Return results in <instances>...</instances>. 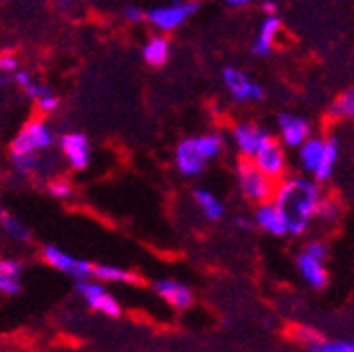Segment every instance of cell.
<instances>
[{"mask_svg":"<svg viewBox=\"0 0 354 352\" xmlns=\"http://www.w3.org/2000/svg\"><path fill=\"white\" fill-rule=\"evenodd\" d=\"M323 198L321 184L304 175H285L277 182L272 203L285 217L287 232L291 237H299L308 230L310 222L315 219L319 201Z\"/></svg>","mask_w":354,"mask_h":352,"instance_id":"cell-1","label":"cell"},{"mask_svg":"<svg viewBox=\"0 0 354 352\" xmlns=\"http://www.w3.org/2000/svg\"><path fill=\"white\" fill-rule=\"evenodd\" d=\"M236 184L243 196L253 205L272 201V194L277 188V182L270 180L266 173H261L259 167L251 158H245V156L236 160Z\"/></svg>","mask_w":354,"mask_h":352,"instance_id":"cell-2","label":"cell"},{"mask_svg":"<svg viewBox=\"0 0 354 352\" xmlns=\"http://www.w3.org/2000/svg\"><path fill=\"white\" fill-rule=\"evenodd\" d=\"M198 11L196 0H180V3L154 7L146 11V21L156 28L158 32H173L180 28L184 21H188Z\"/></svg>","mask_w":354,"mask_h":352,"instance_id":"cell-3","label":"cell"},{"mask_svg":"<svg viewBox=\"0 0 354 352\" xmlns=\"http://www.w3.org/2000/svg\"><path fill=\"white\" fill-rule=\"evenodd\" d=\"M51 144H53L51 127L40 118H34L26 122L24 129L15 136L11 144V152L13 154H38L42 150H47Z\"/></svg>","mask_w":354,"mask_h":352,"instance_id":"cell-4","label":"cell"},{"mask_svg":"<svg viewBox=\"0 0 354 352\" xmlns=\"http://www.w3.org/2000/svg\"><path fill=\"white\" fill-rule=\"evenodd\" d=\"M251 160L259 167L261 173H266L274 182L283 180L285 175H287V154H285V146H283V142H279L274 138H270L268 142H266Z\"/></svg>","mask_w":354,"mask_h":352,"instance_id":"cell-5","label":"cell"},{"mask_svg":"<svg viewBox=\"0 0 354 352\" xmlns=\"http://www.w3.org/2000/svg\"><path fill=\"white\" fill-rule=\"evenodd\" d=\"M44 259H47V263H51V266L68 277H74L76 281L78 279H91L93 277V263H88L86 259H80V257H74L66 251H62L59 247H44L42 251Z\"/></svg>","mask_w":354,"mask_h":352,"instance_id":"cell-6","label":"cell"},{"mask_svg":"<svg viewBox=\"0 0 354 352\" xmlns=\"http://www.w3.org/2000/svg\"><path fill=\"white\" fill-rule=\"evenodd\" d=\"M76 291L88 304V308H93V311H97L106 317H120V304L100 283L88 281V279H78Z\"/></svg>","mask_w":354,"mask_h":352,"instance_id":"cell-7","label":"cell"},{"mask_svg":"<svg viewBox=\"0 0 354 352\" xmlns=\"http://www.w3.org/2000/svg\"><path fill=\"white\" fill-rule=\"evenodd\" d=\"M221 80H224L226 89L230 91L232 100L239 102V104H245V102H263V98H266L263 86L257 84V82H251L236 68H226L224 72H221Z\"/></svg>","mask_w":354,"mask_h":352,"instance_id":"cell-8","label":"cell"},{"mask_svg":"<svg viewBox=\"0 0 354 352\" xmlns=\"http://www.w3.org/2000/svg\"><path fill=\"white\" fill-rule=\"evenodd\" d=\"M270 138L272 136L268 133V131L259 124H253V122H236L232 127V140L236 144V150L245 158H253L257 154V150Z\"/></svg>","mask_w":354,"mask_h":352,"instance_id":"cell-9","label":"cell"},{"mask_svg":"<svg viewBox=\"0 0 354 352\" xmlns=\"http://www.w3.org/2000/svg\"><path fill=\"white\" fill-rule=\"evenodd\" d=\"M277 124H279L281 142L287 148H299L310 136H313V127H310V122L304 116H297V114L283 112L277 118Z\"/></svg>","mask_w":354,"mask_h":352,"instance_id":"cell-10","label":"cell"},{"mask_svg":"<svg viewBox=\"0 0 354 352\" xmlns=\"http://www.w3.org/2000/svg\"><path fill=\"white\" fill-rule=\"evenodd\" d=\"M207 158L198 152V148L194 146V138L182 140L175 148V165L180 169L182 175L186 178H198V175L205 173L207 169Z\"/></svg>","mask_w":354,"mask_h":352,"instance_id":"cell-11","label":"cell"},{"mask_svg":"<svg viewBox=\"0 0 354 352\" xmlns=\"http://www.w3.org/2000/svg\"><path fill=\"white\" fill-rule=\"evenodd\" d=\"M62 152L68 160V165L74 171H82L88 167V160H91V144L82 133H66L62 136Z\"/></svg>","mask_w":354,"mask_h":352,"instance_id":"cell-12","label":"cell"},{"mask_svg":"<svg viewBox=\"0 0 354 352\" xmlns=\"http://www.w3.org/2000/svg\"><path fill=\"white\" fill-rule=\"evenodd\" d=\"M253 222L257 228H261L263 232H268L270 237H287V224L285 217L279 211V207L272 201L259 203L255 213H253Z\"/></svg>","mask_w":354,"mask_h":352,"instance_id":"cell-13","label":"cell"},{"mask_svg":"<svg viewBox=\"0 0 354 352\" xmlns=\"http://www.w3.org/2000/svg\"><path fill=\"white\" fill-rule=\"evenodd\" d=\"M297 270H299L301 279L315 289H325V285L329 281V272L325 268V259H319V257L310 255L306 251H301L297 255Z\"/></svg>","mask_w":354,"mask_h":352,"instance_id":"cell-14","label":"cell"},{"mask_svg":"<svg viewBox=\"0 0 354 352\" xmlns=\"http://www.w3.org/2000/svg\"><path fill=\"white\" fill-rule=\"evenodd\" d=\"M154 291L169 304L173 306L175 311H186V308L192 306L194 302V295L190 291V287L177 283V281H169V279H162V281H156L154 283Z\"/></svg>","mask_w":354,"mask_h":352,"instance_id":"cell-15","label":"cell"},{"mask_svg":"<svg viewBox=\"0 0 354 352\" xmlns=\"http://www.w3.org/2000/svg\"><path fill=\"white\" fill-rule=\"evenodd\" d=\"M281 28H283V21L279 15H266L261 28H259V34L255 38V42L251 45V51L253 55L257 57H268L274 49V42H277V36L281 34Z\"/></svg>","mask_w":354,"mask_h":352,"instance_id":"cell-16","label":"cell"},{"mask_svg":"<svg viewBox=\"0 0 354 352\" xmlns=\"http://www.w3.org/2000/svg\"><path fill=\"white\" fill-rule=\"evenodd\" d=\"M323 152H325V138H315L310 136L299 148H297V163L299 167L313 175L317 171V167L321 165V158H323Z\"/></svg>","mask_w":354,"mask_h":352,"instance_id":"cell-17","label":"cell"},{"mask_svg":"<svg viewBox=\"0 0 354 352\" xmlns=\"http://www.w3.org/2000/svg\"><path fill=\"white\" fill-rule=\"evenodd\" d=\"M339 160V142L337 138H325V152L321 158V165L317 167V171L313 173V178L319 184H325L331 180V175L335 171V165Z\"/></svg>","mask_w":354,"mask_h":352,"instance_id":"cell-18","label":"cell"},{"mask_svg":"<svg viewBox=\"0 0 354 352\" xmlns=\"http://www.w3.org/2000/svg\"><path fill=\"white\" fill-rule=\"evenodd\" d=\"M21 263L15 259H0V293L15 295L21 289L19 283Z\"/></svg>","mask_w":354,"mask_h":352,"instance_id":"cell-19","label":"cell"},{"mask_svg":"<svg viewBox=\"0 0 354 352\" xmlns=\"http://www.w3.org/2000/svg\"><path fill=\"white\" fill-rule=\"evenodd\" d=\"M169 53H171V45L165 36H152L146 45H144V62L152 68H160L169 62Z\"/></svg>","mask_w":354,"mask_h":352,"instance_id":"cell-20","label":"cell"},{"mask_svg":"<svg viewBox=\"0 0 354 352\" xmlns=\"http://www.w3.org/2000/svg\"><path fill=\"white\" fill-rule=\"evenodd\" d=\"M194 203H196V207L203 211V215L209 219V222H219V219L224 217V205H221V201L215 198L205 188L194 190Z\"/></svg>","mask_w":354,"mask_h":352,"instance_id":"cell-21","label":"cell"},{"mask_svg":"<svg viewBox=\"0 0 354 352\" xmlns=\"http://www.w3.org/2000/svg\"><path fill=\"white\" fill-rule=\"evenodd\" d=\"M93 277L100 281H106V283H136L138 281V277L133 272L118 268V266H110V263L93 266Z\"/></svg>","mask_w":354,"mask_h":352,"instance_id":"cell-22","label":"cell"},{"mask_svg":"<svg viewBox=\"0 0 354 352\" xmlns=\"http://www.w3.org/2000/svg\"><path fill=\"white\" fill-rule=\"evenodd\" d=\"M194 146L207 160H213L224 152V138L219 133H205V136L194 138Z\"/></svg>","mask_w":354,"mask_h":352,"instance_id":"cell-23","label":"cell"},{"mask_svg":"<svg viewBox=\"0 0 354 352\" xmlns=\"http://www.w3.org/2000/svg\"><path fill=\"white\" fill-rule=\"evenodd\" d=\"M329 114L337 120H354V86L335 98Z\"/></svg>","mask_w":354,"mask_h":352,"instance_id":"cell-24","label":"cell"},{"mask_svg":"<svg viewBox=\"0 0 354 352\" xmlns=\"http://www.w3.org/2000/svg\"><path fill=\"white\" fill-rule=\"evenodd\" d=\"M342 215V205L333 198V196H323L319 201V207H317V213H315V219L323 224H335Z\"/></svg>","mask_w":354,"mask_h":352,"instance_id":"cell-25","label":"cell"},{"mask_svg":"<svg viewBox=\"0 0 354 352\" xmlns=\"http://www.w3.org/2000/svg\"><path fill=\"white\" fill-rule=\"evenodd\" d=\"M0 226L3 230L13 239V241H19V243H28L30 241V230L26 228V224H21L17 217L13 215H0Z\"/></svg>","mask_w":354,"mask_h":352,"instance_id":"cell-26","label":"cell"},{"mask_svg":"<svg viewBox=\"0 0 354 352\" xmlns=\"http://www.w3.org/2000/svg\"><path fill=\"white\" fill-rule=\"evenodd\" d=\"M315 352H354V340H321L310 346Z\"/></svg>","mask_w":354,"mask_h":352,"instance_id":"cell-27","label":"cell"},{"mask_svg":"<svg viewBox=\"0 0 354 352\" xmlns=\"http://www.w3.org/2000/svg\"><path fill=\"white\" fill-rule=\"evenodd\" d=\"M13 167L19 175H32L38 169L36 154H13Z\"/></svg>","mask_w":354,"mask_h":352,"instance_id":"cell-28","label":"cell"},{"mask_svg":"<svg viewBox=\"0 0 354 352\" xmlns=\"http://www.w3.org/2000/svg\"><path fill=\"white\" fill-rule=\"evenodd\" d=\"M293 340H295V342H301V344H306V346L310 348L313 344L321 342L323 335H321L319 331H315V329H310V327H299V329H295Z\"/></svg>","mask_w":354,"mask_h":352,"instance_id":"cell-29","label":"cell"},{"mask_svg":"<svg viewBox=\"0 0 354 352\" xmlns=\"http://www.w3.org/2000/svg\"><path fill=\"white\" fill-rule=\"evenodd\" d=\"M49 194L55 198H68L72 194V184L68 180H53L49 184Z\"/></svg>","mask_w":354,"mask_h":352,"instance_id":"cell-30","label":"cell"},{"mask_svg":"<svg viewBox=\"0 0 354 352\" xmlns=\"http://www.w3.org/2000/svg\"><path fill=\"white\" fill-rule=\"evenodd\" d=\"M36 106H38V110H40V112L51 114L53 110H57L59 102H57V98L49 91V93H44V95H40V98L36 100Z\"/></svg>","mask_w":354,"mask_h":352,"instance_id":"cell-31","label":"cell"},{"mask_svg":"<svg viewBox=\"0 0 354 352\" xmlns=\"http://www.w3.org/2000/svg\"><path fill=\"white\" fill-rule=\"evenodd\" d=\"M304 251L310 253V255H315V257H319V259H327V255H329V247L323 241H310L304 247Z\"/></svg>","mask_w":354,"mask_h":352,"instance_id":"cell-32","label":"cell"},{"mask_svg":"<svg viewBox=\"0 0 354 352\" xmlns=\"http://www.w3.org/2000/svg\"><path fill=\"white\" fill-rule=\"evenodd\" d=\"M122 17L131 24H140V21H146V11H142L140 7L136 5H131L122 11Z\"/></svg>","mask_w":354,"mask_h":352,"instance_id":"cell-33","label":"cell"},{"mask_svg":"<svg viewBox=\"0 0 354 352\" xmlns=\"http://www.w3.org/2000/svg\"><path fill=\"white\" fill-rule=\"evenodd\" d=\"M17 66H19V62L15 55H11V53L0 55V72H7V74L17 72Z\"/></svg>","mask_w":354,"mask_h":352,"instance_id":"cell-34","label":"cell"},{"mask_svg":"<svg viewBox=\"0 0 354 352\" xmlns=\"http://www.w3.org/2000/svg\"><path fill=\"white\" fill-rule=\"evenodd\" d=\"M51 89H47V86H44V84H38V82H32L30 86H28V89H26V93L32 98V100H38L40 95H44V93H49Z\"/></svg>","mask_w":354,"mask_h":352,"instance_id":"cell-35","label":"cell"},{"mask_svg":"<svg viewBox=\"0 0 354 352\" xmlns=\"http://www.w3.org/2000/svg\"><path fill=\"white\" fill-rule=\"evenodd\" d=\"M15 82H17V84L21 86V89L26 91L28 86H30V84L34 82V78H32V76H30L28 72H15Z\"/></svg>","mask_w":354,"mask_h":352,"instance_id":"cell-36","label":"cell"},{"mask_svg":"<svg viewBox=\"0 0 354 352\" xmlns=\"http://www.w3.org/2000/svg\"><path fill=\"white\" fill-rule=\"evenodd\" d=\"M261 11H263L266 15H277L279 7H277V3H272V0H266V3L261 5Z\"/></svg>","mask_w":354,"mask_h":352,"instance_id":"cell-37","label":"cell"},{"mask_svg":"<svg viewBox=\"0 0 354 352\" xmlns=\"http://www.w3.org/2000/svg\"><path fill=\"white\" fill-rule=\"evenodd\" d=\"M234 224H236L239 228H243V230H251V228H253V219H249V217H236V219H234Z\"/></svg>","mask_w":354,"mask_h":352,"instance_id":"cell-38","label":"cell"},{"mask_svg":"<svg viewBox=\"0 0 354 352\" xmlns=\"http://www.w3.org/2000/svg\"><path fill=\"white\" fill-rule=\"evenodd\" d=\"M249 3L251 0H226V5H230V7H245Z\"/></svg>","mask_w":354,"mask_h":352,"instance_id":"cell-39","label":"cell"},{"mask_svg":"<svg viewBox=\"0 0 354 352\" xmlns=\"http://www.w3.org/2000/svg\"><path fill=\"white\" fill-rule=\"evenodd\" d=\"M11 82V76L7 72H0V86H7Z\"/></svg>","mask_w":354,"mask_h":352,"instance_id":"cell-40","label":"cell"},{"mask_svg":"<svg viewBox=\"0 0 354 352\" xmlns=\"http://www.w3.org/2000/svg\"><path fill=\"white\" fill-rule=\"evenodd\" d=\"M68 3H70V0H68Z\"/></svg>","mask_w":354,"mask_h":352,"instance_id":"cell-41","label":"cell"}]
</instances>
